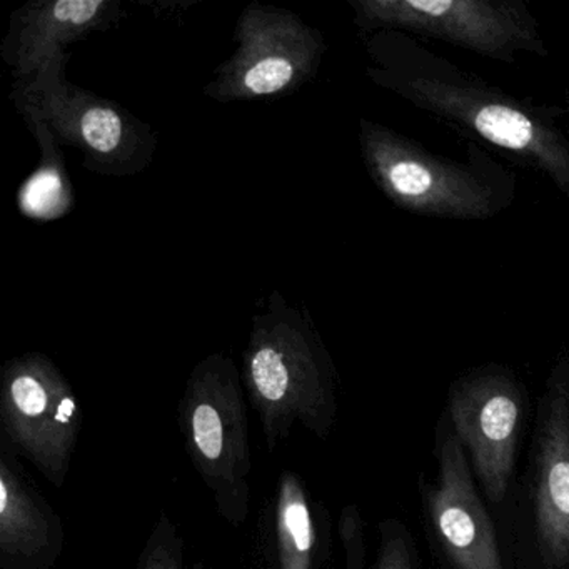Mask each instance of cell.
Here are the masks:
<instances>
[{"label":"cell","instance_id":"2e32d148","mask_svg":"<svg viewBox=\"0 0 569 569\" xmlns=\"http://www.w3.org/2000/svg\"><path fill=\"white\" fill-rule=\"evenodd\" d=\"M136 569H204V566L188 558L178 526L162 515L139 555Z\"/></svg>","mask_w":569,"mask_h":569},{"label":"cell","instance_id":"7c38bea8","mask_svg":"<svg viewBox=\"0 0 569 569\" xmlns=\"http://www.w3.org/2000/svg\"><path fill=\"white\" fill-rule=\"evenodd\" d=\"M122 18L119 0H34L12 12L0 58L16 82L28 81L69 46L116 28Z\"/></svg>","mask_w":569,"mask_h":569},{"label":"cell","instance_id":"3957f363","mask_svg":"<svg viewBox=\"0 0 569 569\" xmlns=\"http://www.w3.org/2000/svg\"><path fill=\"white\" fill-rule=\"evenodd\" d=\"M509 569H569V352L562 349L536 406L531 446L502 506Z\"/></svg>","mask_w":569,"mask_h":569},{"label":"cell","instance_id":"9c48e42d","mask_svg":"<svg viewBox=\"0 0 569 569\" xmlns=\"http://www.w3.org/2000/svg\"><path fill=\"white\" fill-rule=\"evenodd\" d=\"M82 408L71 382L42 352L6 362L0 375V438L56 488L71 471Z\"/></svg>","mask_w":569,"mask_h":569},{"label":"cell","instance_id":"ac0fdd59","mask_svg":"<svg viewBox=\"0 0 569 569\" xmlns=\"http://www.w3.org/2000/svg\"><path fill=\"white\" fill-rule=\"evenodd\" d=\"M339 539L345 551L342 569H366L368 541H366V522L358 505L342 508L338 522Z\"/></svg>","mask_w":569,"mask_h":569},{"label":"cell","instance_id":"e0dca14e","mask_svg":"<svg viewBox=\"0 0 569 569\" xmlns=\"http://www.w3.org/2000/svg\"><path fill=\"white\" fill-rule=\"evenodd\" d=\"M378 536V552L371 569H422L415 536L401 519H382Z\"/></svg>","mask_w":569,"mask_h":569},{"label":"cell","instance_id":"4fadbf2b","mask_svg":"<svg viewBox=\"0 0 569 569\" xmlns=\"http://www.w3.org/2000/svg\"><path fill=\"white\" fill-rule=\"evenodd\" d=\"M64 546L62 519L0 438V568L54 569Z\"/></svg>","mask_w":569,"mask_h":569},{"label":"cell","instance_id":"5b68a950","mask_svg":"<svg viewBox=\"0 0 569 569\" xmlns=\"http://www.w3.org/2000/svg\"><path fill=\"white\" fill-rule=\"evenodd\" d=\"M241 371L229 356H206L189 375L179 401L186 452L211 492L219 516L234 528L251 508L252 455Z\"/></svg>","mask_w":569,"mask_h":569},{"label":"cell","instance_id":"7a4b0ae2","mask_svg":"<svg viewBox=\"0 0 569 569\" xmlns=\"http://www.w3.org/2000/svg\"><path fill=\"white\" fill-rule=\"evenodd\" d=\"M242 385L274 452L302 426L328 439L339 411L338 369L306 309L272 292L252 319L242 355Z\"/></svg>","mask_w":569,"mask_h":569},{"label":"cell","instance_id":"8992f818","mask_svg":"<svg viewBox=\"0 0 569 569\" xmlns=\"http://www.w3.org/2000/svg\"><path fill=\"white\" fill-rule=\"evenodd\" d=\"M68 61L69 52L58 56L34 78L14 82L12 92L38 109L62 148L81 152L88 171L111 178L144 171L158 149L151 126L124 106L69 82Z\"/></svg>","mask_w":569,"mask_h":569},{"label":"cell","instance_id":"8fae6325","mask_svg":"<svg viewBox=\"0 0 569 569\" xmlns=\"http://www.w3.org/2000/svg\"><path fill=\"white\" fill-rule=\"evenodd\" d=\"M528 408L525 386L505 366H479L459 376L449 388L446 415L482 495L496 508L502 509L516 481Z\"/></svg>","mask_w":569,"mask_h":569},{"label":"cell","instance_id":"52a82bcc","mask_svg":"<svg viewBox=\"0 0 569 569\" xmlns=\"http://www.w3.org/2000/svg\"><path fill=\"white\" fill-rule=\"evenodd\" d=\"M359 31L409 32L512 62L546 56L538 22L519 0H349Z\"/></svg>","mask_w":569,"mask_h":569},{"label":"cell","instance_id":"6da1fadb","mask_svg":"<svg viewBox=\"0 0 569 569\" xmlns=\"http://www.w3.org/2000/svg\"><path fill=\"white\" fill-rule=\"evenodd\" d=\"M368 76L379 88L518 156L569 198V139L541 111L472 78L402 32L366 39Z\"/></svg>","mask_w":569,"mask_h":569},{"label":"cell","instance_id":"ba28073f","mask_svg":"<svg viewBox=\"0 0 569 569\" xmlns=\"http://www.w3.org/2000/svg\"><path fill=\"white\" fill-rule=\"evenodd\" d=\"M234 54L204 88L212 101H264L295 94L315 79L325 36L288 9L251 2L236 22Z\"/></svg>","mask_w":569,"mask_h":569},{"label":"cell","instance_id":"5bb4252c","mask_svg":"<svg viewBox=\"0 0 569 569\" xmlns=\"http://www.w3.org/2000/svg\"><path fill=\"white\" fill-rule=\"evenodd\" d=\"M268 528L271 569H326L332 552L331 512L292 469L276 482Z\"/></svg>","mask_w":569,"mask_h":569},{"label":"cell","instance_id":"9a60e30c","mask_svg":"<svg viewBox=\"0 0 569 569\" xmlns=\"http://www.w3.org/2000/svg\"><path fill=\"white\" fill-rule=\"evenodd\" d=\"M16 109L21 112L26 124L39 144L41 159L34 171L22 182L18 191V208L24 218L32 221L51 222L64 218L74 206L71 179L62 158V146L46 124L38 109L22 98L11 94Z\"/></svg>","mask_w":569,"mask_h":569},{"label":"cell","instance_id":"30bf717a","mask_svg":"<svg viewBox=\"0 0 569 569\" xmlns=\"http://www.w3.org/2000/svg\"><path fill=\"white\" fill-rule=\"evenodd\" d=\"M438 475H418L426 539L438 569H509L491 512L479 492L468 456L449 416L435 429Z\"/></svg>","mask_w":569,"mask_h":569},{"label":"cell","instance_id":"277c9868","mask_svg":"<svg viewBox=\"0 0 569 569\" xmlns=\"http://www.w3.org/2000/svg\"><path fill=\"white\" fill-rule=\"evenodd\" d=\"M362 161L379 191L398 208L431 218H495L515 199V179L479 149L469 162L439 158L399 132L359 122Z\"/></svg>","mask_w":569,"mask_h":569}]
</instances>
